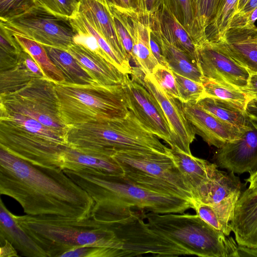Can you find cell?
<instances>
[{
    "instance_id": "cell-1",
    "label": "cell",
    "mask_w": 257,
    "mask_h": 257,
    "mask_svg": "<svg viewBox=\"0 0 257 257\" xmlns=\"http://www.w3.org/2000/svg\"><path fill=\"white\" fill-rule=\"evenodd\" d=\"M0 193L12 197L26 214L76 219L90 217L94 201L60 168L34 165L0 148Z\"/></svg>"
},
{
    "instance_id": "cell-2",
    "label": "cell",
    "mask_w": 257,
    "mask_h": 257,
    "mask_svg": "<svg viewBox=\"0 0 257 257\" xmlns=\"http://www.w3.org/2000/svg\"><path fill=\"white\" fill-rule=\"evenodd\" d=\"M13 216L48 257H61L84 246L106 247L115 250L117 257L123 256L122 246L109 222L91 216L81 220L51 215Z\"/></svg>"
},
{
    "instance_id": "cell-3",
    "label": "cell",
    "mask_w": 257,
    "mask_h": 257,
    "mask_svg": "<svg viewBox=\"0 0 257 257\" xmlns=\"http://www.w3.org/2000/svg\"><path fill=\"white\" fill-rule=\"evenodd\" d=\"M63 170L98 206L135 208L157 214L183 213L193 207L190 201L149 190L123 175H104L88 170Z\"/></svg>"
},
{
    "instance_id": "cell-4",
    "label": "cell",
    "mask_w": 257,
    "mask_h": 257,
    "mask_svg": "<svg viewBox=\"0 0 257 257\" xmlns=\"http://www.w3.org/2000/svg\"><path fill=\"white\" fill-rule=\"evenodd\" d=\"M66 139L71 148L111 155L124 149H148L165 153L169 149L130 110L124 118L69 126Z\"/></svg>"
},
{
    "instance_id": "cell-5",
    "label": "cell",
    "mask_w": 257,
    "mask_h": 257,
    "mask_svg": "<svg viewBox=\"0 0 257 257\" xmlns=\"http://www.w3.org/2000/svg\"><path fill=\"white\" fill-rule=\"evenodd\" d=\"M144 219L156 232L202 257H238L235 239L204 221L198 215L144 212Z\"/></svg>"
},
{
    "instance_id": "cell-6",
    "label": "cell",
    "mask_w": 257,
    "mask_h": 257,
    "mask_svg": "<svg viewBox=\"0 0 257 257\" xmlns=\"http://www.w3.org/2000/svg\"><path fill=\"white\" fill-rule=\"evenodd\" d=\"M62 120L68 127L87 122L124 118L129 109L121 85L55 83Z\"/></svg>"
},
{
    "instance_id": "cell-7",
    "label": "cell",
    "mask_w": 257,
    "mask_h": 257,
    "mask_svg": "<svg viewBox=\"0 0 257 257\" xmlns=\"http://www.w3.org/2000/svg\"><path fill=\"white\" fill-rule=\"evenodd\" d=\"M169 151V150H168ZM124 177L149 190L191 202L192 192L169 154L153 150L115 151Z\"/></svg>"
},
{
    "instance_id": "cell-8",
    "label": "cell",
    "mask_w": 257,
    "mask_h": 257,
    "mask_svg": "<svg viewBox=\"0 0 257 257\" xmlns=\"http://www.w3.org/2000/svg\"><path fill=\"white\" fill-rule=\"evenodd\" d=\"M55 83L37 78L15 92L1 94V111L25 115L66 136L68 127L60 116Z\"/></svg>"
},
{
    "instance_id": "cell-9",
    "label": "cell",
    "mask_w": 257,
    "mask_h": 257,
    "mask_svg": "<svg viewBox=\"0 0 257 257\" xmlns=\"http://www.w3.org/2000/svg\"><path fill=\"white\" fill-rule=\"evenodd\" d=\"M0 20V26L12 35L65 50L74 43L76 34L69 19L52 13L37 3L25 13Z\"/></svg>"
},
{
    "instance_id": "cell-10",
    "label": "cell",
    "mask_w": 257,
    "mask_h": 257,
    "mask_svg": "<svg viewBox=\"0 0 257 257\" xmlns=\"http://www.w3.org/2000/svg\"><path fill=\"white\" fill-rule=\"evenodd\" d=\"M67 146L33 133L8 117H0V148L31 164L62 169Z\"/></svg>"
},
{
    "instance_id": "cell-11",
    "label": "cell",
    "mask_w": 257,
    "mask_h": 257,
    "mask_svg": "<svg viewBox=\"0 0 257 257\" xmlns=\"http://www.w3.org/2000/svg\"><path fill=\"white\" fill-rule=\"evenodd\" d=\"M196 47L204 78L243 90L247 87L250 72L231 56L222 42L207 40Z\"/></svg>"
},
{
    "instance_id": "cell-12",
    "label": "cell",
    "mask_w": 257,
    "mask_h": 257,
    "mask_svg": "<svg viewBox=\"0 0 257 257\" xmlns=\"http://www.w3.org/2000/svg\"><path fill=\"white\" fill-rule=\"evenodd\" d=\"M121 87L127 108L150 132L172 145L168 121L159 102L146 88L143 81H138L124 74Z\"/></svg>"
},
{
    "instance_id": "cell-13",
    "label": "cell",
    "mask_w": 257,
    "mask_h": 257,
    "mask_svg": "<svg viewBox=\"0 0 257 257\" xmlns=\"http://www.w3.org/2000/svg\"><path fill=\"white\" fill-rule=\"evenodd\" d=\"M213 160L229 172L249 174L257 169V122L249 118V127L238 138L215 152Z\"/></svg>"
},
{
    "instance_id": "cell-14",
    "label": "cell",
    "mask_w": 257,
    "mask_h": 257,
    "mask_svg": "<svg viewBox=\"0 0 257 257\" xmlns=\"http://www.w3.org/2000/svg\"><path fill=\"white\" fill-rule=\"evenodd\" d=\"M144 84L159 102L168 121L171 133L170 148L192 154L190 145L196 134L186 118L180 101L163 92L152 74L145 75Z\"/></svg>"
},
{
    "instance_id": "cell-15",
    "label": "cell",
    "mask_w": 257,
    "mask_h": 257,
    "mask_svg": "<svg viewBox=\"0 0 257 257\" xmlns=\"http://www.w3.org/2000/svg\"><path fill=\"white\" fill-rule=\"evenodd\" d=\"M181 103L186 118L195 134L210 146L219 149L238 139L242 134L221 121L196 102Z\"/></svg>"
},
{
    "instance_id": "cell-16",
    "label": "cell",
    "mask_w": 257,
    "mask_h": 257,
    "mask_svg": "<svg viewBox=\"0 0 257 257\" xmlns=\"http://www.w3.org/2000/svg\"><path fill=\"white\" fill-rule=\"evenodd\" d=\"M79 12L107 42L127 71L132 69L126 52L117 34L110 10L95 0H81Z\"/></svg>"
},
{
    "instance_id": "cell-17",
    "label": "cell",
    "mask_w": 257,
    "mask_h": 257,
    "mask_svg": "<svg viewBox=\"0 0 257 257\" xmlns=\"http://www.w3.org/2000/svg\"><path fill=\"white\" fill-rule=\"evenodd\" d=\"M230 225L238 245L257 248V188L241 193Z\"/></svg>"
},
{
    "instance_id": "cell-18",
    "label": "cell",
    "mask_w": 257,
    "mask_h": 257,
    "mask_svg": "<svg viewBox=\"0 0 257 257\" xmlns=\"http://www.w3.org/2000/svg\"><path fill=\"white\" fill-rule=\"evenodd\" d=\"M67 51L98 84L105 86L121 85L124 74L101 55L74 42Z\"/></svg>"
},
{
    "instance_id": "cell-19",
    "label": "cell",
    "mask_w": 257,
    "mask_h": 257,
    "mask_svg": "<svg viewBox=\"0 0 257 257\" xmlns=\"http://www.w3.org/2000/svg\"><path fill=\"white\" fill-rule=\"evenodd\" d=\"M231 56L250 73H257V27L230 28L220 41Z\"/></svg>"
},
{
    "instance_id": "cell-20",
    "label": "cell",
    "mask_w": 257,
    "mask_h": 257,
    "mask_svg": "<svg viewBox=\"0 0 257 257\" xmlns=\"http://www.w3.org/2000/svg\"><path fill=\"white\" fill-rule=\"evenodd\" d=\"M62 170H88L108 176H122L123 172L112 155L83 151L67 146L62 155Z\"/></svg>"
},
{
    "instance_id": "cell-21",
    "label": "cell",
    "mask_w": 257,
    "mask_h": 257,
    "mask_svg": "<svg viewBox=\"0 0 257 257\" xmlns=\"http://www.w3.org/2000/svg\"><path fill=\"white\" fill-rule=\"evenodd\" d=\"M146 20L156 28L169 42L187 54L198 65L194 42L183 26L166 6L164 5L157 13Z\"/></svg>"
},
{
    "instance_id": "cell-22",
    "label": "cell",
    "mask_w": 257,
    "mask_h": 257,
    "mask_svg": "<svg viewBox=\"0 0 257 257\" xmlns=\"http://www.w3.org/2000/svg\"><path fill=\"white\" fill-rule=\"evenodd\" d=\"M168 152L190 189L194 199L197 190L216 173L218 167L214 163L188 154L178 149L169 148Z\"/></svg>"
},
{
    "instance_id": "cell-23",
    "label": "cell",
    "mask_w": 257,
    "mask_h": 257,
    "mask_svg": "<svg viewBox=\"0 0 257 257\" xmlns=\"http://www.w3.org/2000/svg\"><path fill=\"white\" fill-rule=\"evenodd\" d=\"M0 238L9 241L22 255L48 257L45 250L20 226L0 200Z\"/></svg>"
},
{
    "instance_id": "cell-24",
    "label": "cell",
    "mask_w": 257,
    "mask_h": 257,
    "mask_svg": "<svg viewBox=\"0 0 257 257\" xmlns=\"http://www.w3.org/2000/svg\"><path fill=\"white\" fill-rule=\"evenodd\" d=\"M150 25L152 36L159 45L167 67L180 75L203 83L204 77L198 65L187 54L169 42L156 28Z\"/></svg>"
},
{
    "instance_id": "cell-25",
    "label": "cell",
    "mask_w": 257,
    "mask_h": 257,
    "mask_svg": "<svg viewBox=\"0 0 257 257\" xmlns=\"http://www.w3.org/2000/svg\"><path fill=\"white\" fill-rule=\"evenodd\" d=\"M242 185L234 173L218 170L196 192L193 199L205 204L218 203L236 192L242 191Z\"/></svg>"
},
{
    "instance_id": "cell-26",
    "label": "cell",
    "mask_w": 257,
    "mask_h": 257,
    "mask_svg": "<svg viewBox=\"0 0 257 257\" xmlns=\"http://www.w3.org/2000/svg\"><path fill=\"white\" fill-rule=\"evenodd\" d=\"M197 103L222 122L242 133L249 127V118L245 111L229 103L205 96Z\"/></svg>"
},
{
    "instance_id": "cell-27",
    "label": "cell",
    "mask_w": 257,
    "mask_h": 257,
    "mask_svg": "<svg viewBox=\"0 0 257 257\" xmlns=\"http://www.w3.org/2000/svg\"><path fill=\"white\" fill-rule=\"evenodd\" d=\"M44 47L52 62L62 73L65 82L82 85L98 84L68 51Z\"/></svg>"
},
{
    "instance_id": "cell-28",
    "label": "cell",
    "mask_w": 257,
    "mask_h": 257,
    "mask_svg": "<svg viewBox=\"0 0 257 257\" xmlns=\"http://www.w3.org/2000/svg\"><path fill=\"white\" fill-rule=\"evenodd\" d=\"M241 192H236L218 203L206 205L202 212L203 220L212 227L229 236L232 231L230 222Z\"/></svg>"
},
{
    "instance_id": "cell-29",
    "label": "cell",
    "mask_w": 257,
    "mask_h": 257,
    "mask_svg": "<svg viewBox=\"0 0 257 257\" xmlns=\"http://www.w3.org/2000/svg\"><path fill=\"white\" fill-rule=\"evenodd\" d=\"M13 35L22 47L36 61L46 78L54 83L65 81L62 73L52 62L44 46L28 38L16 34Z\"/></svg>"
},
{
    "instance_id": "cell-30",
    "label": "cell",
    "mask_w": 257,
    "mask_h": 257,
    "mask_svg": "<svg viewBox=\"0 0 257 257\" xmlns=\"http://www.w3.org/2000/svg\"><path fill=\"white\" fill-rule=\"evenodd\" d=\"M0 70V94L15 92L32 80L41 78L27 67L22 58V54L17 63Z\"/></svg>"
},
{
    "instance_id": "cell-31",
    "label": "cell",
    "mask_w": 257,
    "mask_h": 257,
    "mask_svg": "<svg viewBox=\"0 0 257 257\" xmlns=\"http://www.w3.org/2000/svg\"><path fill=\"white\" fill-rule=\"evenodd\" d=\"M239 0H218L214 16L207 29V39L221 41L228 30L232 18L237 12Z\"/></svg>"
},
{
    "instance_id": "cell-32",
    "label": "cell",
    "mask_w": 257,
    "mask_h": 257,
    "mask_svg": "<svg viewBox=\"0 0 257 257\" xmlns=\"http://www.w3.org/2000/svg\"><path fill=\"white\" fill-rule=\"evenodd\" d=\"M205 97H210L232 104L245 111L248 102L252 98L243 90L224 85L204 78L203 82Z\"/></svg>"
},
{
    "instance_id": "cell-33",
    "label": "cell",
    "mask_w": 257,
    "mask_h": 257,
    "mask_svg": "<svg viewBox=\"0 0 257 257\" xmlns=\"http://www.w3.org/2000/svg\"><path fill=\"white\" fill-rule=\"evenodd\" d=\"M1 116L8 117L29 131L57 144L68 146L66 136L37 120L17 113L1 111Z\"/></svg>"
},
{
    "instance_id": "cell-34",
    "label": "cell",
    "mask_w": 257,
    "mask_h": 257,
    "mask_svg": "<svg viewBox=\"0 0 257 257\" xmlns=\"http://www.w3.org/2000/svg\"><path fill=\"white\" fill-rule=\"evenodd\" d=\"M166 6L183 26L196 46L201 43L191 0H165Z\"/></svg>"
},
{
    "instance_id": "cell-35",
    "label": "cell",
    "mask_w": 257,
    "mask_h": 257,
    "mask_svg": "<svg viewBox=\"0 0 257 257\" xmlns=\"http://www.w3.org/2000/svg\"><path fill=\"white\" fill-rule=\"evenodd\" d=\"M201 44L207 40L206 32L216 12L218 0H191Z\"/></svg>"
},
{
    "instance_id": "cell-36",
    "label": "cell",
    "mask_w": 257,
    "mask_h": 257,
    "mask_svg": "<svg viewBox=\"0 0 257 257\" xmlns=\"http://www.w3.org/2000/svg\"><path fill=\"white\" fill-rule=\"evenodd\" d=\"M0 69L17 63L23 48L13 35L0 26Z\"/></svg>"
},
{
    "instance_id": "cell-37",
    "label": "cell",
    "mask_w": 257,
    "mask_h": 257,
    "mask_svg": "<svg viewBox=\"0 0 257 257\" xmlns=\"http://www.w3.org/2000/svg\"><path fill=\"white\" fill-rule=\"evenodd\" d=\"M181 102H197L205 97L203 83L198 82L174 72Z\"/></svg>"
},
{
    "instance_id": "cell-38",
    "label": "cell",
    "mask_w": 257,
    "mask_h": 257,
    "mask_svg": "<svg viewBox=\"0 0 257 257\" xmlns=\"http://www.w3.org/2000/svg\"><path fill=\"white\" fill-rule=\"evenodd\" d=\"M81 0H37V3L52 13L68 19L79 12Z\"/></svg>"
},
{
    "instance_id": "cell-39",
    "label": "cell",
    "mask_w": 257,
    "mask_h": 257,
    "mask_svg": "<svg viewBox=\"0 0 257 257\" xmlns=\"http://www.w3.org/2000/svg\"><path fill=\"white\" fill-rule=\"evenodd\" d=\"M151 74L163 92L180 100L175 77L171 69L159 64Z\"/></svg>"
},
{
    "instance_id": "cell-40",
    "label": "cell",
    "mask_w": 257,
    "mask_h": 257,
    "mask_svg": "<svg viewBox=\"0 0 257 257\" xmlns=\"http://www.w3.org/2000/svg\"><path fill=\"white\" fill-rule=\"evenodd\" d=\"M37 0H0V19L12 18L33 8Z\"/></svg>"
},
{
    "instance_id": "cell-41",
    "label": "cell",
    "mask_w": 257,
    "mask_h": 257,
    "mask_svg": "<svg viewBox=\"0 0 257 257\" xmlns=\"http://www.w3.org/2000/svg\"><path fill=\"white\" fill-rule=\"evenodd\" d=\"M117 257L116 251L102 246H84L74 248L61 255V257Z\"/></svg>"
},
{
    "instance_id": "cell-42",
    "label": "cell",
    "mask_w": 257,
    "mask_h": 257,
    "mask_svg": "<svg viewBox=\"0 0 257 257\" xmlns=\"http://www.w3.org/2000/svg\"><path fill=\"white\" fill-rule=\"evenodd\" d=\"M139 15L148 19L157 13L165 5V0H134Z\"/></svg>"
},
{
    "instance_id": "cell-43",
    "label": "cell",
    "mask_w": 257,
    "mask_h": 257,
    "mask_svg": "<svg viewBox=\"0 0 257 257\" xmlns=\"http://www.w3.org/2000/svg\"><path fill=\"white\" fill-rule=\"evenodd\" d=\"M119 39L127 53L130 63L132 60L133 43L128 31L119 19L110 12Z\"/></svg>"
},
{
    "instance_id": "cell-44",
    "label": "cell",
    "mask_w": 257,
    "mask_h": 257,
    "mask_svg": "<svg viewBox=\"0 0 257 257\" xmlns=\"http://www.w3.org/2000/svg\"><path fill=\"white\" fill-rule=\"evenodd\" d=\"M22 58L29 70L41 78L45 77L41 68L36 61L23 48L22 53Z\"/></svg>"
},
{
    "instance_id": "cell-45",
    "label": "cell",
    "mask_w": 257,
    "mask_h": 257,
    "mask_svg": "<svg viewBox=\"0 0 257 257\" xmlns=\"http://www.w3.org/2000/svg\"><path fill=\"white\" fill-rule=\"evenodd\" d=\"M0 257L19 256L16 249L7 239L1 238Z\"/></svg>"
},
{
    "instance_id": "cell-46",
    "label": "cell",
    "mask_w": 257,
    "mask_h": 257,
    "mask_svg": "<svg viewBox=\"0 0 257 257\" xmlns=\"http://www.w3.org/2000/svg\"><path fill=\"white\" fill-rule=\"evenodd\" d=\"M150 45L151 51L159 64L167 67V63L162 54L161 48L157 42L152 36V35L150 39Z\"/></svg>"
},
{
    "instance_id": "cell-47",
    "label": "cell",
    "mask_w": 257,
    "mask_h": 257,
    "mask_svg": "<svg viewBox=\"0 0 257 257\" xmlns=\"http://www.w3.org/2000/svg\"><path fill=\"white\" fill-rule=\"evenodd\" d=\"M245 112L250 119L257 122V97H253L248 102Z\"/></svg>"
},
{
    "instance_id": "cell-48",
    "label": "cell",
    "mask_w": 257,
    "mask_h": 257,
    "mask_svg": "<svg viewBox=\"0 0 257 257\" xmlns=\"http://www.w3.org/2000/svg\"><path fill=\"white\" fill-rule=\"evenodd\" d=\"M252 98L257 97V73H251L247 87L243 90Z\"/></svg>"
},
{
    "instance_id": "cell-49",
    "label": "cell",
    "mask_w": 257,
    "mask_h": 257,
    "mask_svg": "<svg viewBox=\"0 0 257 257\" xmlns=\"http://www.w3.org/2000/svg\"><path fill=\"white\" fill-rule=\"evenodd\" d=\"M238 257L256 256L257 257V248L246 246H238Z\"/></svg>"
},
{
    "instance_id": "cell-50",
    "label": "cell",
    "mask_w": 257,
    "mask_h": 257,
    "mask_svg": "<svg viewBox=\"0 0 257 257\" xmlns=\"http://www.w3.org/2000/svg\"><path fill=\"white\" fill-rule=\"evenodd\" d=\"M249 174V177L245 179L246 183L249 184L248 188H257V169Z\"/></svg>"
},
{
    "instance_id": "cell-51",
    "label": "cell",
    "mask_w": 257,
    "mask_h": 257,
    "mask_svg": "<svg viewBox=\"0 0 257 257\" xmlns=\"http://www.w3.org/2000/svg\"><path fill=\"white\" fill-rule=\"evenodd\" d=\"M257 7V0H248L244 8L237 13H247Z\"/></svg>"
},
{
    "instance_id": "cell-52",
    "label": "cell",
    "mask_w": 257,
    "mask_h": 257,
    "mask_svg": "<svg viewBox=\"0 0 257 257\" xmlns=\"http://www.w3.org/2000/svg\"><path fill=\"white\" fill-rule=\"evenodd\" d=\"M110 10V7L114 6H120L119 0H95Z\"/></svg>"
},
{
    "instance_id": "cell-53",
    "label": "cell",
    "mask_w": 257,
    "mask_h": 257,
    "mask_svg": "<svg viewBox=\"0 0 257 257\" xmlns=\"http://www.w3.org/2000/svg\"><path fill=\"white\" fill-rule=\"evenodd\" d=\"M121 7L127 10H131L135 8L133 0H119Z\"/></svg>"
},
{
    "instance_id": "cell-54",
    "label": "cell",
    "mask_w": 257,
    "mask_h": 257,
    "mask_svg": "<svg viewBox=\"0 0 257 257\" xmlns=\"http://www.w3.org/2000/svg\"><path fill=\"white\" fill-rule=\"evenodd\" d=\"M248 1V0H239L236 13L240 11L244 8Z\"/></svg>"
}]
</instances>
